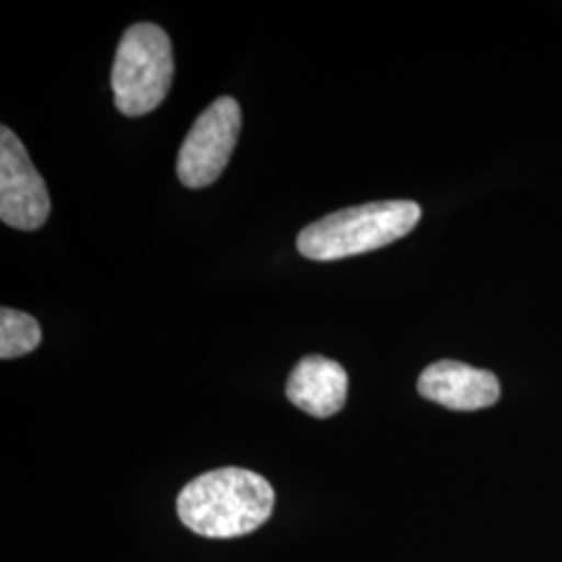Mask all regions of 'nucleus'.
Listing matches in <instances>:
<instances>
[{"label":"nucleus","mask_w":562,"mask_h":562,"mask_svg":"<svg viewBox=\"0 0 562 562\" xmlns=\"http://www.w3.org/2000/svg\"><path fill=\"white\" fill-rule=\"evenodd\" d=\"M241 109L222 97L204 109L188 132L178 155V178L186 188L201 190L223 173L240 136Z\"/></svg>","instance_id":"20e7f679"},{"label":"nucleus","mask_w":562,"mask_h":562,"mask_svg":"<svg viewBox=\"0 0 562 562\" xmlns=\"http://www.w3.org/2000/svg\"><path fill=\"white\" fill-rule=\"evenodd\" d=\"M419 394L450 411H480L501 398L494 373L459 361L429 364L419 378Z\"/></svg>","instance_id":"423d86ee"},{"label":"nucleus","mask_w":562,"mask_h":562,"mask_svg":"<svg viewBox=\"0 0 562 562\" xmlns=\"http://www.w3.org/2000/svg\"><path fill=\"white\" fill-rule=\"evenodd\" d=\"M50 215V196L23 142L0 130V220L9 227L34 232Z\"/></svg>","instance_id":"39448f33"},{"label":"nucleus","mask_w":562,"mask_h":562,"mask_svg":"<svg viewBox=\"0 0 562 562\" xmlns=\"http://www.w3.org/2000/svg\"><path fill=\"white\" fill-rule=\"evenodd\" d=\"M419 220L422 206L417 202H369L306 225L296 244L302 257L311 261H338L401 240Z\"/></svg>","instance_id":"f03ea898"},{"label":"nucleus","mask_w":562,"mask_h":562,"mask_svg":"<svg viewBox=\"0 0 562 562\" xmlns=\"http://www.w3.org/2000/svg\"><path fill=\"white\" fill-rule=\"evenodd\" d=\"M273 504L276 492L265 477L227 467L188 483L178 498V513L194 533L227 540L246 536L269 521Z\"/></svg>","instance_id":"f257e3e1"},{"label":"nucleus","mask_w":562,"mask_h":562,"mask_svg":"<svg viewBox=\"0 0 562 562\" xmlns=\"http://www.w3.org/2000/svg\"><path fill=\"white\" fill-rule=\"evenodd\" d=\"M346 392V371L341 364L325 357H304L285 385L288 401L317 419H327L341 411Z\"/></svg>","instance_id":"0eeeda50"},{"label":"nucleus","mask_w":562,"mask_h":562,"mask_svg":"<svg viewBox=\"0 0 562 562\" xmlns=\"http://www.w3.org/2000/svg\"><path fill=\"white\" fill-rule=\"evenodd\" d=\"M41 323L32 315L2 306L0 311V359H18L41 346Z\"/></svg>","instance_id":"6e6552de"},{"label":"nucleus","mask_w":562,"mask_h":562,"mask_svg":"<svg viewBox=\"0 0 562 562\" xmlns=\"http://www.w3.org/2000/svg\"><path fill=\"white\" fill-rule=\"evenodd\" d=\"M176 74L169 36L155 23L132 25L120 42L113 63V97L120 113L140 117L167 97Z\"/></svg>","instance_id":"7ed1b4c3"}]
</instances>
